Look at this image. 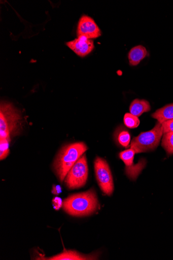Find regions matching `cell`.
Here are the masks:
<instances>
[{"instance_id": "cell-19", "label": "cell", "mask_w": 173, "mask_h": 260, "mask_svg": "<svg viewBox=\"0 0 173 260\" xmlns=\"http://www.w3.org/2000/svg\"><path fill=\"white\" fill-rule=\"evenodd\" d=\"M53 205L54 209L58 210L63 205V203L61 199L56 197L53 200Z\"/></svg>"}, {"instance_id": "cell-13", "label": "cell", "mask_w": 173, "mask_h": 260, "mask_svg": "<svg viewBox=\"0 0 173 260\" xmlns=\"http://www.w3.org/2000/svg\"><path fill=\"white\" fill-rule=\"evenodd\" d=\"M151 109L150 103L144 100L136 99L131 103L130 107V113L137 117L149 112Z\"/></svg>"}, {"instance_id": "cell-4", "label": "cell", "mask_w": 173, "mask_h": 260, "mask_svg": "<svg viewBox=\"0 0 173 260\" xmlns=\"http://www.w3.org/2000/svg\"><path fill=\"white\" fill-rule=\"evenodd\" d=\"M163 135L162 125L157 122L153 129L134 137L131 141V148L135 153L154 151L159 145Z\"/></svg>"}, {"instance_id": "cell-18", "label": "cell", "mask_w": 173, "mask_h": 260, "mask_svg": "<svg viewBox=\"0 0 173 260\" xmlns=\"http://www.w3.org/2000/svg\"><path fill=\"white\" fill-rule=\"evenodd\" d=\"M163 134L173 133V119L166 121L161 124Z\"/></svg>"}, {"instance_id": "cell-16", "label": "cell", "mask_w": 173, "mask_h": 260, "mask_svg": "<svg viewBox=\"0 0 173 260\" xmlns=\"http://www.w3.org/2000/svg\"><path fill=\"white\" fill-rule=\"evenodd\" d=\"M118 140L119 144L122 147H128L130 143V135L128 132L122 131L119 134Z\"/></svg>"}, {"instance_id": "cell-9", "label": "cell", "mask_w": 173, "mask_h": 260, "mask_svg": "<svg viewBox=\"0 0 173 260\" xmlns=\"http://www.w3.org/2000/svg\"><path fill=\"white\" fill-rule=\"evenodd\" d=\"M66 45L74 53L81 57H84L89 54L94 48L93 40L88 39L84 36L78 37L75 40L66 43Z\"/></svg>"}, {"instance_id": "cell-14", "label": "cell", "mask_w": 173, "mask_h": 260, "mask_svg": "<svg viewBox=\"0 0 173 260\" xmlns=\"http://www.w3.org/2000/svg\"><path fill=\"white\" fill-rule=\"evenodd\" d=\"M161 146L168 155L173 154V133L169 132L163 134Z\"/></svg>"}, {"instance_id": "cell-5", "label": "cell", "mask_w": 173, "mask_h": 260, "mask_svg": "<svg viewBox=\"0 0 173 260\" xmlns=\"http://www.w3.org/2000/svg\"><path fill=\"white\" fill-rule=\"evenodd\" d=\"M88 176L87 158L86 154H84L69 171L64 182L70 189L78 188L85 185Z\"/></svg>"}, {"instance_id": "cell-8", "label": "cell", "mask_w": 173, "mask_h": 260, "mask_svg": "<svg viewBox=\"0 0 173 260\" xmlns=\"http://www.w3.org/2000/svg\"><path fill=\"white\" fill-rule=\"evenodd\" d=\"M135 152L131 148L121 152L119 156L124 162L126 167V173L131 179L135 180L145 167V162L138 163L136 165L133 163Z\"/></svg>"}, {"instance_id": "cell-2", "label": "cell", "mask_w": 173, "mask_h": 260, "mask_svg": "<svg viewBox=\"0 0 173 260\" xmlns=\"http://www.w3.org/2000/svg\"><path fill=\"white\" fill-rule=\"evenodd\" d=\"M88 150L84 143H77L64 146L59 153L54 165L55 171L62 182L74 165Z\"/></svg>"}, {"instance_id": "cell-6", "label": "cell", "mask_w": 173, "mask_h": 260, "mask_svg": "<svg viewBox=\"0 0 173 260\" xmlns=\"http://www.w3.org/2000/svg\"><path fill=\"white\" fill-rule=\"evenodd\" d=\"M94 170L98 184L101 190L109 196L112 195L114 189L113 178L107 161L97 157L94 161Z\"/></svg>"}, {"instance_id": "cell-10", "label": "cell", "mask_w": 173, "mask_h": 260, "mask_svg": "<svg viewBox=\"0 0 173 260\" xmlns=\"http://www.w3.org/2000/svg\"><path fill=\"white\" fill-rule=\"evenodd\" d=\"M147 55V51L144 46L137 45L133 47L128 54L130 65L132 66L138 65Z\"/></svg>"}, {"instance_id": "cell-12", "label": "cell", "mask_w": 173, "mask_h": 260, "mask_svg": "<svg viewBox=\"0 0 173 260\" xmlns=\"http://www.w3.org/2000/svg\"><path fill=\"white\" fill-rule=\"evenodd\" d=\"M152 116L160 124L173 119V104H169L157 110Z\"/></svg>"}, {"instance_id": "cell-11", "label": "cell", "mask_w": 173, "mask_h": 260, "mask_svg": "<svg viewBox=\"0 0 173 260\" xmlns=\"http://www.w3.org/2000/svg\"><path fill=\"white\" fill-rule=\"evenodd\" d=\"M94 255H85L74 251H66L63 253L51 257L44 258L49 260H81L96 259Z\"/></svg>"}, {"instance_id": "cell-20", "label": "cell", "mask_w": 173, "mask_h": 260, "mask_svg": "<svg viewBox=\"0 0 173 260\" xmlns=\"http://www.w3.org/2000/svg\"><path fill=\"white\" fill-rule=\"evenodd\" d=\"M52 192L55 195H59L62 192V188L60 185H54Z\"/></svg>"}, {"instance_id": "cell-1", "label": "cell", "mask_w": 173, "mask_h": 260, "mask_svg": "<svg viewBox=\"0 0 173 260\" xmlns=\"http://www.w3.org/2000/svg\"><path fill=\"white\" fill-rule=\"evenodd\" d=\"M99 206L93 189L87 192L73 194L66 199L63 203V209L73 216H86L91 215Z\"/></svg>"}, {"instance_id": "cell-3", "label": "cell", "mask_w": 173, "mask_h": 260, "mask_svg": "<svg viewBox=\"0 0 173 260\" xmlns=\"http://www.w3.org/2000/svg\"><path fill=\"white\" fill-rule=\"evenodd\" d=\"M21 114L12 104L2 102L0 107V139L11 141L19 134L21 127Z\"/></svg>"}, {"instance_id": "cell-15", "label": "cell", "mask_w": 173, "mask_h": 260, "mask_svg": "<svg viewBox=\"0 0 173 260\" xmlns=\"http://www.w3.org/2000/svg\"><path fill=\"white\" fill-rule=\"evenodd\" d=\"M123 120L125 125L129 128H135L140 124L138 117L129 113L125 114Z\"/></svg>"}, {"instance_id": "cell-17", "label": "cell", "mask_w": 173, "mask_h": 260, "mask_svg": "<svg viewBox=\"0 0 173 260\" xmlns=\"http://www.w3.org/2000/svg\"><path fill=\"white\" fill-rule=\"evenodd\" d=\"M10 141L7 139L0 140V158L3 160L6 158L9 153V143Z\"/></svg>"}, {"instance_id": "cell-7", "label": "cell", "mask_w": 173, "mask_h": 260, "mask_svg": "<svg viewBox=\"0 0 173 260\" xmlns=\"http://www.w3.org/2000/svg\"><path fill=\"white\" fill-rule=\"evenodd\" d=\"M101 36V31L91 17L84 15L78 23V37L84 36L88 39H94Z\"/></svg>"}]
</instances>
